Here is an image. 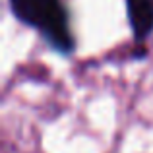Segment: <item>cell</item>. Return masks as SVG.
<instances>
[{
	"instance_id": "6da1fadb",
	"label": "cell",
	"mask_w": 153,
	"mask_h": 153,
	"mask_svg": "<svg viewBox=\"0 0 153 153\" xmlns=\"http://www.w3.org/2000/svg\"><path fill=\"white\" fill-rule=\"evenodd\" d=\"M14 14L27 25L41 31L56 49L70 51L74 47L68 16L60 0H10Z\"/></svg>"
},
{
	"instance_id": "7a4b0ae2",
	"label": "cell",
	"mask_w": 153,
	"mask_h": 153,
	"mask_svg": "<svg viewBox=\"0 0 153 153\" xmlns=\"http://www.w3.org/2000/svg\"><path fill=\"white\" fill-rule=\"evenodd\" d=\"M126 4L136 39H146L153 29V0H126Z\"/></svg>"
}]
</instances>
